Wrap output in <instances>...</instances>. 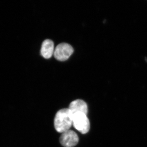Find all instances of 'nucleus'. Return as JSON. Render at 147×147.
Masks as SVG:
<instances>
[{"mask_svg":"<svg viewBox=\"0 0 147 147\" xmlns=\"http://www.w3.org/2000/svg\"><path fill=\"white\" fill-rule=\"evenodd\" d=\"M73 125V114L69 108L59 110L56 114L54 125L55 129L59 133L69 130Z\"/></svg>","mask_w":147,"mask_h":147,"instance_id":"1","label":"nucleus"},{"mask_svg":"<svg viewBox=\"0 0 147 147\" xmlns=\"http://www.w3.org/2000/svg\"><path fill=\"white\" fill-rule=\"evenodd\" d=\"M73 125L74 128L83 134L89 131L90 123L87 115L82 113L73 114Z\"/></svg>","mask_w":147,"mask_h":147,"instance_id":"2","label":"nucleus"},{"mask_svg":"<svg viewBox=\"0 0 147 147\" xmlns=\"http://www.w3.org/2000/svg\"><path fill=\"white\" fill-rule=\"evenodd\" d=\"M74 49L71 45L66 43H62L56 47L54 56L58 60L64 61L68 59L73 54Z\"/></svg>","mask_w":147,"mask_h":147,"instance_id":"3","label":"nucleus"},{"mask_svg":"<svg viewBox=\"0 0 147 147\" xmlns=\"http://www.w3.org/2000/svg\"><path fill=\"white\" fill-rule=\"evenodd\" d=\"M79 137L75 131L68 130L62 133L60 137L61 144L65 147L75 146L79 142Z\"/></svg>","mask_w":147,"mask_h":147,"instance_id":"4","label":"nucleus"},{"mask_svg":"<svg viewBox=\"0 0 147 147\" xmlns=\"http://www.w3.org/2000/svg\"><path fill=\"white\" fill-rule=\"evenodd\" d=\"M55 48L54 42L50 39L45 40L42 42L40 54L45 59H50L54 55Z\"/></svg>","mask_w":147,"mask_h":147,"instance_id":"5","label":"nucleus"},{"mask_svg":"<svg viewBox=\"0 0 147 147\" xmlns=\"http://www.w3.org/2000/svg\"><path fill=\"white\" fill-rule=\"evenodd\" d=\"M69 109L72 114L76 113H82L87 115L88 108L86 103L81 99L74 100L69 104Z\"/></svg>","mask_w":147,"mask_h":147,"instance_id":"6","label":"nucleus"}]
</instances>
